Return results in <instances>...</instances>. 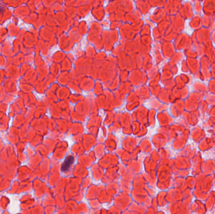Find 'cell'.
Listing matches in <instances>:
<instances>
[{"label":"cell","mask_w":215,"mask_h":214,"mask_svg":"<svg viewBox=\"0 0 215 214\" xmlns=\"http://www.w3.org/2000/svg\"><path fill=\"white\" fill-rule=\"evenodd\" d=\"M74 161V157L72 156H68V157H67L62 164V167H61L62 171H68L70 168V166H72Z\"/></svg>","instance_id":"1"}]
</instances>
